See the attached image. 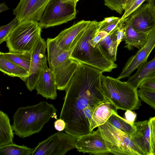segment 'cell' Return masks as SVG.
<instances>
[{"label":"cell","mask_w":155,"mask_h":155,"mask_svg":"<svg viewBox=\"0 0 155 155\" xmlns=\"http://www.w3.org/2000/svg\"><path fill=\"white\" fill-rule=\"evenodd\" d=\"M0 54L29 72L31 60V53L0 52Z\"/></svg>","instance_id":"d4e9b609"},{"label":"cell","mask_w":155,"mask_h":155,"mask_svg":"<svg viewBox=\"0 0 155 155\" xmlns=\"http://www.w3.org/2000/svg\"><path fill=\"white\" fill-rule=\"evenodd\" d=\"M100 22L91 21L79 34V36L70 56L72 58L80 63L93 67L104 72H110L117 65L108 59L101 51L97 44L95 47L89 43L99 32Z\"/></svg>","instance_id":"7a4b0ae2"},{"label":"cell","mask_w":155,"mask_h":155,"mask_svg":"<svg viewBox=\"0 0 155 155\" xmlns=\"http://www.w3.org/2000/svg\"><path fill=\"white\" fill-rule=\"evenodd\" d=\"M118 109L109 100L103 101L97 104L94 109L90 124V130L93 131L95 128L107 121L114 111Z\"/></svg>","instance_id":"d6986e66"},{"label":"cell","mask_w":155,"mask_h":155,"mask_svg":"<svg viewBox=\"0 0 155 155\" xmlns=\"http://www.w3.org/2000/svg\"><path fill=\"white\" fill-rule=\"evenodd\" d=\"M54 124L55 129L58 131H62L64 130L66 127L65 122L60 118L55 121Z\"/></svg>","instance_id":"74e56055"},{"label":"cell","mask_w":155,"mask_h":155,"mask_svg":"<svg viewBox=\"0 0 155 155\" xmlns=\"http://www.w3.org/2000/svg\"><path fill=\"white\" fill-rule=\"evenodd\" d=\"M137 69L134 74L129 77L127 82L138 89L144 81L155 77V56L151 61L142 63Z\"/></svg>","instance_id":"44dd1931"},{"label":"cell","mask_w":155,"mask_h":155,"mask_svg":"<svg viewBox=\"0 0 155 155\" xmlns=\"http://www.w3.org/2000/svg\"><path fill=\"white\" fill-rule=\"evenodd\" d=\"M118 29V24L105 38L97 44L103 53L108 59L114 62L117 59L118 47L117 41Z\"/></svg>","instance_id":"7402d4cb"},{"label":"cell","mask_w":155,"mask_h":155,"mask_svg":"<svg viewBox=\"0 0 155 155\" xmlns=\"http://www.w3.org/2000/svg\"><path fill=\"white\" fill-rule=\"evenodd\" d=\"M146 0H131L126 7L121 19H124L129 16Z\"/></svg>","instance_id":"f546056e"},{"label":"cell","mask_w":155,"mask_h":155,"mask_svg":"<svg viewBox=\"0 0 155 155\" xmlns=\"http://www.w3.org/2000/svg\"><path fill=\"white\" fill-rule=\"evenodd\" d=\"M91 21L81 20L62 31L54 38L57 45L63 50L71 49L73 47H72L71 45L74 40Z\"/></svg>","instance_id":"2e32d148"},{"label":"cell","mask_w":155,"mask_h":155,"mask_svg":"<svg viewBox=\"0 0 155 155\" xmlns=\"http://www.w3.org/2000/svg\"><path fill=\"white\" fill-rule=\"evenodd\" d=\"M50 0H20L13 10L19 22L25 21H39Z\"/></svg>","instance_id":"8fae6325"},{"label":"cell","mask_w":155,"mask_h":155,"mask_svg":"<svg viewBox=\"0 0 155 155\" xmlns=\"http://www.w3.org/2000/svg\"><path fill=\"white\" fill-rule=\"evenodd\" d=\"M13 130L8 115L0 111V146L13 143Z\"/></svg>","instance_id":"cb8c5ba5"},{"label":"cell","mask_w":155,"mask_h":155,"mask_svg":"<svg viewBox=\"0 0 155 155\" xmlns=\"http://www.w3.org/2000/svg\"><path fill=\"white\" fill-rule=\"evenodd\" d=\"M128 17L133 28L137 32L149 33L155 29V11L147 3L142 4Z\"/></svg>","instance_id":"7c38bea8"},{"label":"cell","mask_w":155,"mask_h":155,"mask_svg":"<svg viewBox=\"0 0 155 155\" xmlns=\"http://www.w3.org/2000/svg\"><path fill=\"white\" fill-rule=\"evenodd\" d=\"M117 111L113 112L107 121L117 129L132 136L136 130L135 126L118 115Z\"/></svg>","instance_id":"484cf974"},{"label":"cell","mask_w":155,"mask_h":155,"mask_svg":"<svg viewBox=\"0 0 155 155\" xmlns=\"http://www.w3.org/2000/svg\"><path fill=\"white\" fill-rule=\"evenodd\" d=\"M97 127L110 153L115 155H145L131 135L107 121Z\"/></svg>","instance_id":"8992f818"},{"label":"cell","mask_w":155,"mask_h":155,"mask_svg":"<svg viewBox=\"0 0 155 155\" xmlns=\"http://www.w3.org/2000/svg\"><path fill=\"white\" fill-rule=\"evenodd\" d=\"M121 18H118L109 22H102L100 21L101 25L99 31H104L109 33L117 26Z\"/></svg>","instance_id":"d6a6232c"},{"label":"cell","mask_w":155,"mask_h":155,"mask_svg":"<svg viewBox=\"0 0 155 155\" xmlns=\"http://www.w3.org/2000/svg\"><path fill=\"white\" fill-rule=\"evenodd\" d=\"M104 4L112 10L115 11L119 14H121L124 9V0H104Z\"/></svg>","instance_id":"4dcf8cb0"},{"label":"cell","mask_w":155,"mask_h":155,"mask_svg":"<svg viewBox=\"0 0 155 155\" xmlns=\"http://www.w3.org/2000/svg\"><path fill=\"white\" fill-rule=\"evenodd\" d=\"M15 17L8 24L0 27V44L6 41L14 28L19 23Z\"/></svg>","instance_id":"83f0119b"},{"label":"cell","mask_w":155,"mask_h":155,"mask_svg":"<svg viewBox=\"0 0 155 155\" xmlns=\"http://www.w3.org/2000/svg\"><path fill=\"white\" fill-rule=\"evenodd\" d=\"M136 128L132 138L145 155H150V129L149 119L134 122Z\"/></svg>","instance_id":"ffe728a7"},{"label":"cell","mask_w":155,"mask_h":155,"mask_svg":"<svg viewBox=\"0 0 155 155\" xmlns=\"http://www.w3.org/2000/svg\"><path fill=\"white\" fill-rule=\"evenodd\" d=\"M35 89L37 94L47 99L55 100L57 89L53 74L48 67L46 62L38 80Z\"/></svg>","instance_id":"9a60e30c"},{"label":"cell","mask_w":155,"mask_h":155,"mask_svg":"<svg viewBox=\"0 0 155 155\" xmlns=\"http://www.w3.org/2000/svg\"><path fill=\"white\" fill-rule=\"evenodd\" d=\"M154 10L155 11V8H154Z\"/></svg>","instance_id":"ee69618b"},{"label":"cell","mask_w":155,"mask_h":155,"mask_svg":"<svg viewBox=\"0 0 155 155\" xmlns=\"http://www.w3.org/2000/svg\"><path fill=\"white\" fill-rule=\"evenodd\" d=\"M46 48V42L41 38L31 52L29 75L24 81L27 89L30 91L35 89L45 63L47 62Z\"/></svg>","instance_id":"9c48e42d"},{"label":"cell","mask_w":155,"mask_h":155,"mask_svg":"<svg viewBox=\"0 0 155 155\" xmlns=\"http://www.w3.org/2000/svg\"><path fill=\"white\" fill-rule=\"evenodd\" d=\"M124 20L120 19L118 24V29L117 34V41L118 46L122 41H124Z\"/></svg>","instance_id":"e575fe53"},{"label":"cell","mask_w":155,"mask_h":155,"mask_svg":"<svg viewBox=\"0 0 155 155\" xmlns=\"http://www.w3.org/2000/svg\"><path fill=\"white\" fill-rule=\"evenodd\" d=\"M102 74L99 70L82 63L74 73L65 90L59 117L66 123L65 132L77 137L91 132L83 111L87 106H95L107 100L101 89Z\"/></svg>","instance_id":"6da1fadb"},{"label":"cell","mask_w":155,"mask_h":155,"mask_svg":"<svg viewBox=\"0 0 155 155\" xmlns=\"http://www.w3.org/2000/svg\"><path fill=\"white\" fill-rule=\"evenodd\" d=\"M42 29L36 21L19 22L6 41L9 52L31 53L41 38Z\"/></svg>","instance_id":"5b68a950"},{"label":"cell","mask_w":155,"mask_h":155,"mask_svg":"<svg viewBox=\"0 0 155 155\" xmlns=\"http://www.w3.org/2000/svg\"><path fill=\"white\" fill-rule=\"evenodd\" d=\"M76 148L84 153L106 155L110 153L98 128L95 131L78 137Z\"/></svg>","instance_id":"30bf717a"},{"label":"cell","mask_w":155,"mask_h":155,"mask_svg":"<svg viewBox=\"0 0 155 155\" xmlns=\"http://www.w3.org/2000/svg\"><path fill=\"white\" fill-rule=\"evenodd\" d=\"M81 63L69 58L54 68L53 72L58 90H65Z\"/></svg>","instance_id":"5bb4252c"},{"label":"cell","mask_w":155,"mask_h":155,"mask_svg":"<svg viewBox=\"0 0 155 155\" xmlns=\"http://www.w3.org/2000/svg\"><path fill=\"white\" fill-rule=\"evenodd\" d=\"M34 148L18 145L13 143L0 146V155H32Z\"/></svg>","instance_id":"4316f807"},{"label":"cell","mask_w":155,"mask_h":155,"mask_svg":"<svg viewBox=\"0 0 155 155\" xmlns=\"http://www.w3.org/2000/svg\"><path fill=\"white\" fill-rule=\"evenodd\" d=\"M101 89L105 97L117 109L133 110L141 106L137 89L127 81L102 74Z\"/></svg>","instance_id":"277c9868"},{"label":"cell","mask_w":155,"mask_h":155,"mask_svg":"<svg viewBox=\"0 0 155 155\" xmlns=\"http://www.w3.org/2000/svg\"><path fill=\"white\" fill-rule=\"evenodd\" d=\"M77 3L62 0H50L39 21L42 28L66 23L75 18Z\"/></svg>","instance_id":"52a82bcc"},{"label":"cell","mask_w":155,"mask_h":155,"mask_svg":"<svg viewBox=\"0 0 155 155\" xmlns=\"http://www.w3.org/2000/svg\"><path fill=\"white\" fill-rule=\"evenodd\" d=\"M150 129V155H155V116L149 119Z\"/></svg>","instance_id":"1f68e13d"},{"label":"cell","mask_w":155,"mask_h":155,"mask_svg":"<svg viewBox=\"0 0 155 155\" xmlns=\"http://www.w3.org/2000/svg\"><path fill=\"white\" fill-rule=\"evenodd\" d=\"M57 111L53 104L45 101L18 107L13 117L14 134L25 138L38 133L51 118L57 119Z\"/></svg>","instance_id":"3957f363"},{"label":"cell","mask_w":155,"mask_h":155,"mask_svg":"<svg viewBox=\"0 0 155 155\" xmlns=\"http://www.w3.org/2000/svg\"><path fill=\"white\" fill-rule=\"evenodd\" d=\"M155 47V29L149 33L145 45L128 59L117 78L120 79L129 77L141 64L147 61L149 56Z\"/></svg>","instance_id":"4fadbf2b"},{"label":"cell","mask_w":155,"mask_h":155,"mask_svg":"<svg viewBox=\"0 0 155 155\" xmlns=\"http://www.w3.org/2000/svg\"><path fill=\"white\" fill-rule=\"evenodd\" d=\"M7 6L6 5L5 2L1 3L0 4V12L5 11L9 9Z\"/></svg>","instance_id":"ab89813d"},{"label":"cell","mask_w":155,"mask_h":155,"mask_svg":"<svg viewBox=\"0 0 155 155\" xmlns=\"http://www.w3.org/2000/svg\"><path fill=\"white\" fill-rule=\"evenodd\" d=\"M125 22L124 39L125 46L129 50L136 48L138 50L146 44L148 39L149 33L138 32L132 27L128 17L124 19Z\"/></svg>","instance_id":"ac0fdd59"},{"label":"cell","mask_w":155,"mask_h":155,"mask_svg":"<svg viewBox=\"0 0 155 155\" xmlns=\"http://www.w3.org/2000/svg\"><path fill=\"white\" fill-rule=\"evenodd\" d=\"M131 0H124V10L128 4L130 2Z\"/></svg>","instance_id":"b9f144b4"},{"label":"cell","mask_w":155,"mask_h":155,"mask_svg":"<svg viewBox=\"0 0 155 155\" xmlns=\"http://www.w3.org/2000/svg\"><path fill=\"white\" fill-rule=\"evenodd\" d=\"M118 18V17L114 16L106 18H104V20L101 21L102 22H109Z\"/></svg>","instance_id":"f35d334b"},{"label":"cell","mask_w":155,"mask_h":155,"mask_svg":"<svg viewBox=\"0 0 155 155\" xmlns=\"http://www.w3.org/2000/svg\"><path fill=\"white\" fill-rule=\"evenodd\" d=\"M0 70L12 77H17L25 81L29 75L25 69L9 60L0 54Z\"/></svg>","instance_id":"603a6c76"},{"label":"cell","mask_w":155,"mask_h":155,"mask_svg":"<svg viewBox=\"0 0 155 155\" xmlns=\"http://www.w3.org/2000/svg\"><path fill=\"white\" fill-rule=\"evenodd\" d=\"M146 1L153 8H155V0H146Z\"/></svg>","instance_id":"60d3db41"},{"label":"cell","mask_w":155,"mask_h":155,"mask_svg":"<svg viewBox=\"0 0 155 155\" xmlns=\"http://www.w3.org/2000/svg\"><path fill=\"white\" fill-rule=\"evenodd\" d=\"M138 88L155 91V77L144 81L140 84Z\"/></svg>","instance_id":"836d02e7"},{"label":"cell","mask_w":155,"mask_h":155,"mask_svg":"<svg viewBox=\"0 0 155 155\" xmlns=\"http://www.w3.org/2000/svg\"><path fill=\"white\" fill-rule=\"evenodd\" d=\"M109 34L104 31H99L93 38L90 40L89 43L92 46L95 47L101 40L105 38Z\"/></svg>","instance_id":"d590c367"},{"label":"cell","mask_w":155,"mask_h":155,"mask_svg":"<svg viewBox=\"0 0 155 155\" xmlns=\"http://www.w3.org/2000/svg\"><path fill=\"white\" fill-rule=\"evenodd\" d=\"M46 42L48 54L47 60L49 63V68L51 70L70 58L76 45L70 50L64 51L57 45L54 38H48Z\"/></svg>","instance_id":"e0dca14e"},{"label":"cell","mask_w":155,"mask_h":155,"mask_svg":"<svg viewBox=\"0 0 155 155\" xmlns=\"http://www.w3.org/2000/svg\"><path fill=\"white\" fill-rule=\"evenodd\" d=\"M125 119L129 122L134 124L136 117V114L130 110H127L125 113Z\"/></svg>","instance_id":"8d00e7d4"},{"label":"cell","mask_w":155,"mask_h":155,"mask_svg":"<svg viewBox=\"0 0 155 155\" xmlns=\"http://www.w3.org/2000/svg\"><path fill=\"white\" fill-rule=\"evenodd\" d=\"M62 0L63 2H68L71 1L77 3V2L79 0Z\"/></svg>","instance_id":"7bdbcfd3"},{"label":"cell","mask_w":155,"mask_h":155,"mask_svg":"<svg viewBox=\"0 0 155 155\" xmlns=\"http://www.w3.org/2000/svg\"><path fill=\"white\" fill-rule=\"evenodd\" d=\"M138 93L141 100L155 109V91L139 89Z\"/></svg>","instance_id":"f1b7e54d"},{"label":"cell","mask_w":155,"mask_h":155,"mask_svg":"<svg viewBox=\"0 0 155 155\" xmlns=\"http://www.w3.org/2000/svg\"><path fill=\"white\" fill-rule=\"evenodd\" d=\"M77 137L58 131L39 142L32 155H64L76 148Z\"/></svg>","instance_id":"ba28073f"}]
</instances>
